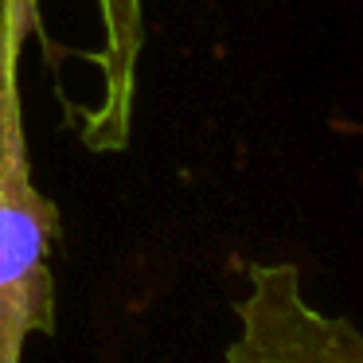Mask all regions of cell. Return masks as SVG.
<instances>
[{
	"label": "cell",
	"mask_w": 363,
	"mask_h": 363,
	"mask_svg": "<svg viewBox=\"0 0 363 363\" xmlns=\"http://www.w3.org/2000/svg\"><path fill=\"white\" fill-rule=\"evenodd\" d=\"M35 32H43L40 0H0V363H24L28 340L59 332L51 274L59 207L32 176L20 90Z\"/></svg>",
	"instance_id": "1"
},
{
	"label": "cell",
	"mask_w": 363,
	"mask_h": 363,
	"mask_svg": "<svg viewBox=\"0 0 363 363\" xmlns=\"http://www.w3.org/2000/svg\"><path fill=\"white\" fill-rule=\"evenodd\" d=\"M223 363H363V328L316 308L293 262H254Z\"/></svg>",
	"instance_id": "2"
},
{
	"label": "cell",
	"mask_w": 363,
	"mask_h": 363,
	"mask_svg": "<svg viewBox=\"0 0 363 363\" xmlns=\"http://www.w3.org/2000/svg\"><path fill=\"white\" fill-rule=\"evenodd\" d=\"M94 9L102 43L94 51H82V59L94 63L102 94L94 106L74 110L71 121L90 152H121L133 133V106L145 55V0H94Z\"/></svg>",
	"instance_id": "3"
}]
</instances>
